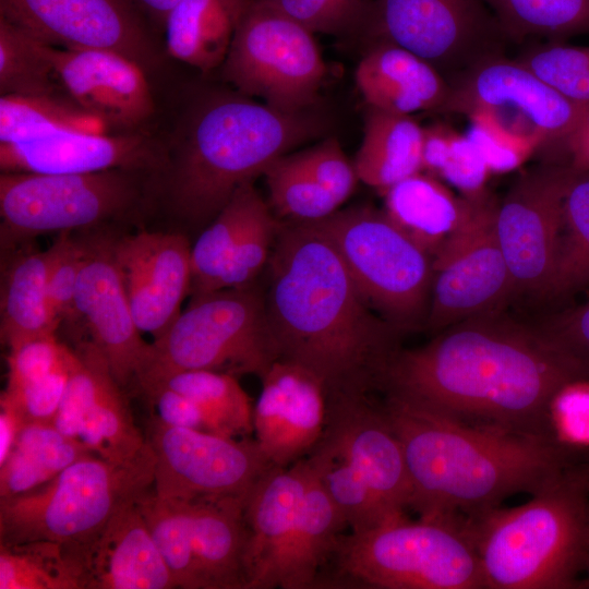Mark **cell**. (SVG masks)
I'll return each mask as SVG.
<instances>
[{"mask_svg":"<svg viewBox=\"0 0 589 589\" xmlns=\"http://www.w3.org/2000/svg\"><path fill=\"white\" fill-rule=\"evenodd\" d=\"M578 380H589L587 364L534 324L500 311L453 324L421 347L399 348L380 390L466 423L558 438L551 404L562 387Z\"/></svg>","mask_w":589,"mask_h":589,"instance_id":"1","label":"cell"},{"mask_svg":"<svg viewBox=\"0 0 589 589\" xmlns=\"http://www.w3.org/2000/svg\"><path fill=\"white\" fill-rule=\"evenodd\" d=\"M268 263L279 359L315 373L327 395L380 389L400 332L373 312L332 241L312 223L279 224Z\"/></svg>","mask_w":589,"mask_h":589,"instance_id":"2","label":"cell"},{"mask_svg":"<svg viewBox=\"0 0 589 589\" xmlns=\"http://www.w3.org/2000/svg\"><path fill=\"white\" fill-rule=\"evenodd\" d=\"M380 402L398 437L421 519H470L517 493L536 494L582 459L558 438L470 424L384 393Z\"/></svg>","mask_w":589,"mask_h":589,"instance_id":"3","label":"cell"},{"mask_svg":"<svg viewBox=\"0 0 589 589\" xmlns=\"http://www.w3.org/2000/svg\"><path fill=\"white\" fill-rule=\"evenodd\" d=\"M321 129L308 110L286 112L244 95L212 99L192 120L173 164V212L191 224L214 219L240 185Z\"/></svg>","mask_w":589,"mask_h":589,"instance_id":"4","label":"cell"},{"mask_svg":"<svg viewBox=\"0 0 589 589\" xmlns=\"http://www.w3.org/2000/svg\"><path fill=\"white\" fill-rule=\"evenodd\" d=\"M486 589L578 588L589 550V458L527 503L466 519Z\"/></svg>","mask_w":589,"mask_h":589,"instance_id":"5","label":"cell"},{"mask_svg":"<svg viewBox=\"0 0 589 589\" xmlns=\"http://www.w3.org/2000/svg\"><path fill=\"white\" fill-rule=\"evenodd\" d=\"M314 588L486 589L465 519L407 517L341 533Z\"/></svg>","mask_w":589,"mask_h":589,"instance_id":"6","label":"cell"},{"mask_svg":"<svg viewBox=\"0 0 589 589\" xmlns=\"http://www.w3.org/2000/svg\"><path fill=\"white\" fill-rule=\"evenodd\" d=\"M154 461L149 444L128 462L92 454L34 490L0 497V544L51 541L82 552L116 513L153 488Z\"/></svg>","mask_w":589,"mask_h":589,"instance_id":"7","label":"cell"},{"mask_svg":"<svg viewBox=\"0 0 589 589\" xmlns=\"http://www.w3.org/2000/svg\"><path fill=\"white\" fill-rule=\"evenodd\" d=\"M279 359L265 297L252 285L194 296L166 333L153 340L134 385L185 370L261 377Z\"/></svg>","mask_w":589,"mask_h":589,"instance_id":"8","label":"cell"},{"mask_svg":"<svg viewBox=\"0 0 589 589\" xmlns=\"http://www.w3.org/2000/svg\"><path fill=\"white\" fill-rule=\"evenodd\" d=\"M334 244L369 305L400 333L425 321L432 257L371 206L310 221Z\"/></svg>","mask_w":589,"mask_h":589,"instance_id":"9","label":"cell"},{"mask_svg":"<svg viewBox=\"0 0 589 589\" xmlns=\"http://www.w3.org/2000/svg\"><path fill=\"white\" fill-rule=\"evenodd\" d=\"M221 73L241 95L299 112L316 101L326 64L311 31L267 0H248Z\"/></svg>","mask_w":589,"mask_h":589,"instance_id":"10","label":"cell"},{"mask_svg":"<svg viewBox=\"0 0 589 589\" xmlns=\"http://www.w3.org/2000/svg\"><path fill=\"white\" fill-rule=\"evenodd\" d=\"M140 170L49 175L1 172V244L92 227L127 214L141 196Z\"/></svg>","mask_w":589,"mask_h":589,"instance_id":"11","label":"cell"},{"mask_svg":"<svg viewBox=\"0 0 589 589\" xmlns=\"http://www.w3.org/2000/svg\"><path fill=\"white\" fill-rule=\"evenodd\" d=\"M359 36L413 52L447 82L508 41L484 0H370Z\"/></svg>","mask_w":589,"mask_h":589,"instance_id":"12","label":"cell"},{"mask_svg":"<svg viewBox=\"0 0 589 589\" xmlns=\"http://www.w3.org/2000/svg\"><path fill=\"white\" fill-rule=\"evenodd\" d=\"M448 83L441 113H490L505 127L540 139L545 163L565 166L567 139L588 103L566 97L504 53L479 61Z\"/></svg>","mask_w":589,"mask_h":589,"instance_id":"13","label":"cell"},{"mask_svg":"<svg viewBox=\"0 0 589 589\" xmlns=\"http://www.w3.org/2000/svg\"><path fill=\"white\" fill-rule=\"evenodd\" d=\"M498 200L481 197L466 223L432 257L425 328L437 333L466 318L504 311L512 281L495 227Z\"/></svg>","mask_w":589,"mask_h":589,"instance_id":"14","label":"cell"},{"mask_svg":"<svg viewBox=\"0 0 589 589\" xmlns=\"http://www.w3.org/2000/svg\"><path fill=\"white\" fill-rule=\"evenodd\" d=\"M146 440L154 454V492L164 498L247 496L274 465L257 442L176 428L151 418Z\"/></svg>","mask_w":589,"mask_h":589,"instance_id":"15","label":"cell"},{"mask_svg":"<svg viewBox=\"0 0 589 589\" xmlns=\"http://www.w3.org/2000/svg\"><path fill=\"white\" fill-rule=\"evenodd\" d=\"M568 175L566 166L544 163L522 173L497 202L495 227L513 298L550 299Z\"/></svg>","mask_w":589,"mask_h":589,"instance_id":"16","label":"cell"},{"mask_svg":"<svg viewBox=\"0 0 589 589\" xmlns=\"http://www.w3.org/2000/svg\"><path fill=\"white\" fill-rule=\"evenodd\" d=\"M317 446L339 456L390 521L405 518L411 486L398 437L380 402L369 394L327 395Z\"/></svg>","mask_w":589,"mask_h":589,"instance_id":"17","label":"cell"},{"mask_svg":"<svg viewBox=\"0 0 589 589\" xmlns=\"http://www.w3.org/2000/svg\"><path fill=\"white\" fill-rule=\"evenodd\" d=\"M0 16L63 49H103L142 68L154 60L152 23L133 0H0Z\"/></svg>","mask_w":589,"mask_h":589,"instance_id":"18","label":"cell"},{"mask_svg":"<svg viewBox=\"0 0 589 589\" xmlns=\"http://www.w3.org/2000/svg\"><path fill=\"white\" fill-rule=\"evenodd\" d=\"M53 426L113 462H128L148 446L135 424L123 387L91 341L72 349L70 374Z\"/></svg>","mask_w":589,"mask_h":589,"instance_id":"19","label":"cell"},{"mask_svg":"<svg viewBox=\"0 0 589 589\" xmlns=\"http://www.w3.org/2000/svg\"><path fill=\"white\" fill-rule=\"evenodd\" d=\"M112 251L139 330L158 339L190 294L191 245L187 237L142 231L113 242Z\"/></svg>","mask_w":589,"mask_h":589,"instance_id":"20","label":"cell"},{"mask_svg":"<svg viewBox=\"0 0 589 589\" xmlns=\"http://www.w3.org/2000/svg\"><path fill=\"white\" fill-rule=\"evenodd\" d=\"M260 378L262 389L253 413L255 441L274 466H291L323 434L325 385L309 369L284 359L274 361Z\"/></svg>","mask_w":589,"mask_h":589,"instance_id":"21","label":"cell"},{"mask_svg":"<svg viewBox=\"0 0 589 589\" xmlns=\"http://www.w3.org/2000/svg\"><path fill=\"white\" fill-rule=\"evenodd\" d=\"M74 306L117 382L123 388L134 384L149 360L152 344L142 338L135 324L112 243L88 245Z\"/></svg>","mask_w":589,"mask_h":589,"instance_id":"22","label":"cell"},{"mask_svg":"<svg viewBox=\"0 0 589 589\" xmlns=\"http://www.w3.org/2000/svg\"><path fill=\"white\" fill-rule=\"evenodd\" d=\"M52 61L62 93L104 125L129 129L153 112L143 68L110 50L52 46Z\"/></svg>","mask_w":589,"mask_h":589,"instance_id":"23","label":"cell"},{"mask_svg":"<svg viewBox=\"0 0 589 589\" xmlns=\"http://www.w3.org/2000/svg\"><path fill=\"white\" fill-rule=\"evenodd\" d=\"M160 151L135 134L69 132L24 142L0 143L1 172L92 173L111 169L152 171L161 167Z\"/></svg>","mask_w":589,"mask_h":589,"instance_id":"24","label":"cell"},{"mask_svg":"<svg viewBox=\"0 0 589 589\" xmlns=\"http://www.w3.org/2000/svg\"><path fill=\"white\" fill-rule=\"evenodd\" d=\"M309 479L304 458L274 466L251 488L244 504L247 589H273L274 576L299 515Z\"/></svg>","mask_w":589,"mask_h":589,"instance_id":"25","label":"cell"},{"mask_svg":"<svg viewBox=\"0 0 589 589\" xmlns=\"http://www.w3.org/2000/svg\"><path fill=\"white\" fill-rule=\"evenodd\" d=\"M139 500L116 513L82 550L84 589L178 588L152 538Z\"/></svg>","mask_w":589,"mask_h":589,"instance_id":"26","label":"cell"},{"mask_svg":"<svg viewBox=\"0 0 589 589\" xmlns=\"http://www.w3.org/2000/svg\"><path fill=\"white\" fill-rule=\"evenodd\" d=\"M366 47L354 74L366 106L406 116L441 111L450 86L434 67L392 43L373 41Z\"/></svg>","mask_w":589,"mask_h":589,"instance_id":"27","label":"cell"},{"mask_svg":"<svg viewBox=\"0 0 589 589\" xmlns=\"http://www.w3.org/2000/svg\"><path fill=\"white\" fill-rule=\"evenodd\" d=\"M245 497L184 501L204 589H247Z\"/></svg>","mask_w":589,"mask_h":589,"instance_id":"28","label":"cell"},{"mask_svg":"<svg viewBox=\"0 0 589 589\" xmlns=\"http://www.w3.org/2000/svg\"><path fill=\"white\" fill-rule=\"evenodd\" d=\"M381 193L388 218L431 257L466 223L481 199L457 195L440 179L423 171Z\"/></svg>","mask_w":589,"mask_h":589,"instance_id":"29","label":"cell"},{"mask_svg":"<svg viewBox=\"0 0 589 589\" xmlns=\"http://www.w3.org/2000/svg\"><path fill=\"white\" fill-rule=\"evenodd\" d=\"M347 528L342 515L309 469L299 515L280 556L273 588L313 589L338 538Z\"/></svg>","mask_w":589,"mask_h":589,"instance_id":"30","label":"cell"},{"mask_svg":"<svg viewBox=\"0 0 589 589\" xmlns=\"http://www.w3.org/2000/svg\"><path fill=\"white\" fill-rule=\"evenodd\" d=\"M248 0H181L165 22L169 55L202 72L224 63Z\"/></svg>","mask_w":589,"mask_h":589,"instance_id":"31","label":"cell"},{"mask_svg":"<svg viewBox=\"0 0 589 589\" xmlns=\"http://www.w3.org/2000/svg\"><path fill=\"white\" fill-rule=\"evenodd\" d=\"M423 127L411 116L366 106L363 136L353 159L360 181L384 191L422 171Z\"/></svg>","mask_w":589,"mask_h":589,"instance_id":"32","label":"cell"},{"mask_svg":"<svg viewBox=\"0 0 589 589\" xmlns=\"http://www.w3.org/2000/svg\"><path fill=\"white\" fill-rule=\"evenodd\" d=\"M53 245L19 255L10 264L1 290L0 337L11 348L29 338L55 334L60 325L48 297Z\"/></svg>","mask_w":589,"mask_h":589,"instance_id":"33","label":"cell"},{"mask_svg":"<svg viewBox=\"0 0 589 589\" xmlns=\"http://www.w3.org/2000/svg\"><path fill=\"white\" fill-rule=\"evenodd\" d=\"M94 454L53 424H26L0 465V497L15 496L48 482L68 466Z\"/></svg>","mask_w":589,"mask_h":589,"instance_id":"34","label":"cell"},{"mask_svg":"<svg viewBox=\"0 0 589 589\" xmlns=\"http://www.w3.org/2000/svg\"><path fill=\"white\" fill-rule=\"evenodd\" d=\"M160 383L191 399L200 409L206 431L228 437L254 432V406L237 376L211 371L185 370L139 383Z\"/></svg>","mask_w":589,"mask_h":589,"instance_id":"35","label":"cell"},{"mask_svg":"<svg viewBox=\"0 0 589 589\" xmlns=\"http://www.w3.org/2000/svg\"><path fill=\"white\" fill-rule=\"evenodd\" d=\"M103 127L64 95L0 98V143H24L69 132H101Z\"/></svg>","mask_w":589,"mask_h":589,"instance_id":"36","label":"cell"},{"mask_svg":"<svg viewBox=\"0 0 589 589\" xmlns=\"http://www.w3.org/2000/svg\"><path fill=\"white\" fill-rule=\"evenodd\" d=\"M0 589H84L82 553L51 541L0 544Z\"/></svg>","mask_w":589,"mask_h":589,"instance_id":"37","label":"cell"},{"mask_svg":"<svg viewBox=\"0 0 589 589\" xmlns=\"http://www.w3.org/2000/svg\"><path fill=\"white\" fill-rule=\"evenodd\" d=\"M261 199L253 181L240 185L191 247L192 297L219 289L220 278L232 249Z\"/></svg>","mask_w":589,"mask_h":589,"instance_id":"38","label":"cell"},{"mask_svg":"<svg viewBox=\"0 0 589 589\" xmlns=\"http://www.w3.org/2000/svg\"><path fill=\"white\" fill-rule=\"evenodd\" d=\"M507 40L589 33V0H484Z\"/></svg>","mask_w":589,"mask_h":589,"instance_id":"39","label":"cell"},{"mask_svg":"<svg viewBox=\"0 0 589 589\" xmlns=\"http://www.w3.org/2000/svg\"><path fill=\"white\" fill-rule=\"evenodd\" d=\"M587 286H589V170L569 169L562 201L558 255L550 299L567 296Z\"/></svg>","mask_w":589,"mask_h":589,"instance_id":"40","label":"cell"},{"mask_svg":"<svg viewBox=\"0 0 589 589\" xmlns=\"http://www.w3.org/2000/svg\"><path fill=\"white\" fill-rule=\"evenodd\" d=\"M51 49L52 46L0 16L1 95H64Z\"/></svg>","mask_w":589,"mask_h":589,"instance_id":"41","label":"cell"},{"mask_svg":"<svg viewBox=\"0 0 589 589\" xmlns=\"http://www.w3.org/2000/svg\"><path fill=\"white\" fill-rule=\"evenodd\" d=\"M139 506L177 587L204 589L185 502L160 497L152 488L140 497Z\"/></svg>","mask_w":589,"mask_h":589,"instance_id":"42","label":"cell"},{"mask_svg":"<svg viewBox=\"0 0 589 589\" xmlns=\"http://www.w3.org/2000/svg\"><path fill=\"white\" fill-rule=\"evenodd\" d=\"M264 176L273 209L289 221L321 220L341 205L302 167L294 154L277 158Z\"/></svg>","mask_w":589,"mask_h":589,"instance_id":"43","label":"cell"},{"mask_svg":"<svg viewBox=\"0 0 589 589\" xmlns=\"http://www.w3.org/2000/svg\"><path fill=\"white\" fill-rule=\"evenodd\" d=\"M515 59L566 97L589 103V46L536 43Z\"/></svg>","mask_w":589,"mask_h":589,"instance_id":"44","label":"cell"},{"mask_svg":"<svg viewBox=\"0 0 589 589\" xmlns=\"http://www.w3.org/2000/svg\"><path fill=\"white\" fill-rule=\"evenodd\" d=\"M279 223L263 197L248 217L227 261L219 289L252 285L268 263Z\"/></svg>","mask_w":589,"mask_h":589,"instance_id":"45","label":"cell"},{"mask_svg":"<svg viewBox=\"0 0 589 589\" xmlns=\"http://www.w3.org/2000/svg\"><path fill=\"white\" fill-rule=\"evenodd\" d=\"M467 117L466 135L480 151L492 175L512 172L542 149L540 139L514 131L490 113L479 111Z\"/></svg>","mask_w":589,"mask_h":589,"instance_id":"46","label":"cell"},{"mask_svg":"<svg viewBox=\"0 0 589 589\" xmlns=\"http://www.w3.org/2000/svg\"><path fill=\"white\" fill-rule=\"evenodd\" d=\"M313 34L359 36L370 0H267Z\"/></svg>","mask_w":589,"mask_h":589,"instance_id":"47","label":"cell"},{"mask_svg":"<svg viewBox=\"0 0 589 589\" xmlns=\"http://www.w3.org/2000/svg\"><path fill=\"white\" fill-rule=\"evenodd\" d=\"M72 349L65 361L48 375L21 388L4 389L0 407L11 410L22 425L52 424L67 388Z\"/></svg>","mask_w":589,"mask_h":589,"instance_id":"48","label":"cell"},{"mask_svg":"<svg viewBox=\"0 0 589 589\" xmlns=\"http://www.w3.org/2000/svg\"><path fill=\"white\" fill-rule=\"evenodd\" d=\"M9 350L4 389L13 390L51 373L65 361L70 348L59 342L55 334H45L24 340Z\"/></svg>","mask_w":589,"mask_h":589,"instance_id":"49","label":"cell"},{"mask_svg":"<svg viewBox=\"0 0 589 589\" xmlns=\"http://www.w3.org/2000/svg\"><path fill=\"white\" fill-rule=\"evenodd\" d=\"M302 167L342 204L360 181L353 161L344 153L336 137L294 154Z\"/></svg>","mask_w":589,"mask_h":589,"instance_id":"50","label":"cell"},{"mask_svg":"<svg viewBox=\"0 0 589 589\" xmlns=\"http://www.w3.org/2000/svg\"><path fill=\"white\" fill-rule=\"evenodd\" d=\"M53 245V257L48 274V297L56 317L61 323L76 317L74 297L79 276L88 244L61 235Z\"/></svg>","mask_w":589,"mask_h":589,"instance_id":"51","label":"cell"},{"mask_svg":"<svg viewBox=\"0 0 589 589\" xmlns=\"http://www.w3.org/2000/svg\"><path fill=\"white\" fill-rule=\"evenodd\" d=\"M491 175L477 146L466 134L456 131L435 178L458 190L460 195L476 200L489 193L486 183Z\"/></svg>","mask_w":589,"mask_h":589,"instance_id":"52","label":"cell"},{"mask_svg":"<svg viewBox=\"0 0 589 589\" xmlns=\"http://www.w3.org/2000/svg\"><path fill=\"white\" fill-rule=\"evenodd\" d=\"M551 419L558 440L575 447L589 445V380L574 381L556 393Z\"/></svg>","mask_w":589,"mask_h":589,"instance_id":"53","label":"cell"},{"mask_svg":"<svg viewBox=\"0 0 589 589\" xmlns=\"http://www.w3.org/2000/svg\"><path fill=\"white\" fill-rule=\"evenodd\" d=\"M553 342L589 366V300L534 324Z\"/></svg>","mask_w":589,"mask_h":589,"instance_id":"54","label":"cell"},{"mask_svg":"<svg viewBox=\"0 0 589 589\" xmlns=\"http://www.w3.org/2000/svg\"><path fill=\"white\" fill-rule=\"evenodd\" d=\"M139 390L149 406L151 418L170 426L206 431L200 409L184 395L160 383L144 385Z\"/></svg>","mask_w":589,"mask_h":589,"instance_id":"55","label":"cell"},{"mask_svg":"<svg viewBox=\"0 0 589 589\" xmlns=\"http://www.w3.org/2000/svg\"><path fill=\"white\" fill-rule=\"evenodd\" d=\"M565 166L573 171L589 170V103L567 139Z\"/></svg>","mask_w":589,"mask_h":589,"instance_id":"56","label":"cell"},{"mask_svg":"<svg viewBox=\"0 0 589 589\" xmlns=\"http://www.w3.org/2000/svg\"><path fill=\"white\" fill-rule=\"evenodd\" d=\"M22 426L11 410L0 407V465L11 453Z\"/></svg>","mask_w":589,"mask_h":589,"instance_id":"57","label":"cell"},{"mask_svg":"<svg viewBox=\"0 0 589 589\" xmlns=\"http://www.w3.org/2000/svg\"><path fill=\"white\" fill-rule=\"evenodd\" d=\"M181 0H133L153 26L164 27L172 9Z\"/></svg>","mask_w":589,"mask_h":589,"instance_id":"58","label":"cell"},{"mask_svg":"<svg viewBox=\"0 0 589 589\" xmlns=\"http://www.w3.org/2000/svg\"><path fill=\"white\" fill-rule=\"evenodd\" d=\"M584 578L580 579L578 588H586L589 589V550L586 558L585 569H584Z\"/></svg>","mask_w":589,"mask_h":589,"instance_id":"59","label":"cell"}]
</instances>
